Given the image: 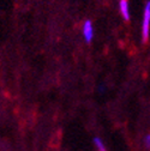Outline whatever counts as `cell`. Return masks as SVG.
<instances>
[{
	"label": "cell",
	"instance_id": "6da1fadb",
	"mask_svg": "<svg viewBox=\"0 0 150 151\" xmlns=\"http://www.w3.org/2000/svg\"><path fill=\"white\" fill-rule=\"evenodd\" d=\"M149 27H150V3L145 4L144 19H143V42H148L149 39Z\"/></svg>",
	"mask_w": 150,
	"mask_h": 151
},
{
	"label": "cell",
	"instance_id": "7a4b0ae2",
	"mask_svg": "<svg viewBox=\"0 0 150 151\" xmlns=\"http://www.w3.org/2000/svg\"><path fill=\"white\" fill-rule=\"evenodd\" d=\"M83 34H84V39L87 42H91L92 36H94V30H92V24L90 21H87L83 27Z\"/></svg>",
	"mask_w": 150,
	"mask_h": 151
},
{
	"label": "cell",
	"instance_id": "3957f363",
	"mask_svg": "<svg viewBox=\"0 0 150 151\" xmlns=\"http://www.w3.org/2000/svg\"><path fill=\"white\" fill-rule=\"evenodd\" d=\"M120 11L125 21L130 19V12H128V3L127 0H120Z\"/></svg>",
	"mask_w": 150,
	"mask_h": 151
},
{
	"label": "cell",
	"instance_id": "277c9868",
	"mask_svg": "<svg viewBox=\"0 0 150 151\" xmlns=\"http://www.w3.org/2000/svg\"><path fill=\"white\" fill-rule=\"evenodd\" d=\"M94 143H95V146H96V149H97L99 151H107V150H106V146H105V144H103V142H102L100 138H95V139H94Z\"/></svg>",
	"mask_w": 150,
	"mask_h": 151
},
{
	"label": "cell",
	"instance_id": "5b68a950",
	"mask_svg": "<svg viewBox=\"0 0 150 151\" xmlns=\"http://www.w3.org/2000/svg\"><path fill=\"white\" fill-rule=\"evenodd\" d=\"M149 142H150V137H149V134L145 137V144H146V147H149Z\"/></svg>",
	"mask_w": 150,
	"mask_h": 151
}]
</instances>
